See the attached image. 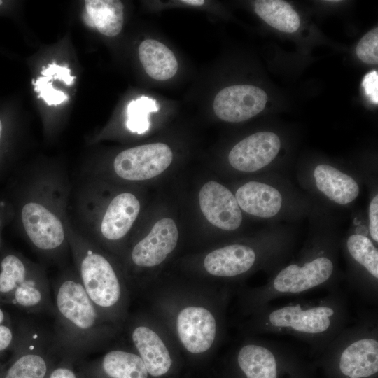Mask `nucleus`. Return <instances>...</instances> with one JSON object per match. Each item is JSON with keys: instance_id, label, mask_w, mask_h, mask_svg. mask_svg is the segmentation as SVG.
Here are the masks:
<instances>
[{"instance_id": "1a4fd4ad", "label": "nucleus", "mask_w": 378, "mask_h": 378, "mask_svg": "<svg viewBox=\"0 0 378 378\" xmlns=\"http://www.w3.org/2000/svg\"><path fill=\"white\" fill-rule=\"evenodd\" d=\"M172 160L173 153L166 144H144L117 154L112 162V172L122 181H141L160 175Z\"/></svg>"}, {"instance_id": "6e6552de", "label": "nucleus", "mask_w": 378, "mask_h": 378, "mask_svg": "<svg viewBox=\"0 0 378 378\" xmlns=\"http://www.w3.org/2000/svg\"><path fill=\"white\" fill-rule=\"evenodd\" d=\"M334 271L332 261L319 256L302 265H289L274 276L267 286L259 289L258 301L262 307L269 302L282 296H294L325 285Z\"/></svg>"}, {"instance_id": "7c9ffc66", "label": "nucleus", "mask_w": 378, "mask_h": 378, "mask_svg": "<svg viewBox=\"0 0 378 378\" xmlns=\"http://www.w3.org/2000/svg\"><path fill=\"white\" fill-rule=\"evenodd\" d=\"M362 86L368 99L373 104L378 103V72L373 70L367 74L363 80Z\"/></svg>"}, {"instance_id": "7ed1b4c3", "label": "nucleus", "mask_w": 378, "mask_h": 378, "mask_svg": "<svg viewBox=\"0 0 378 378\" xmlns=\"http://www.w3.org/2000/svg\"><path fill=\"white\" fill-rule=\"evenodd\" d=\"M140 209L139 200L132 192H115L105 200L97 178L78 173L71 180L69 222L81 235L101 248L122 241Z\"/></svg>"}, {"instance_id": "c756f323", "label": "nucleus", "mask_w": 378, "mask_h": 378, "mask_svg": "<svg viewBox=\"0 0 378 378\" xmlns=\"http://www.w3.org/2000/svg\"><path fill=\"white\" fill-rule=\"evenodd\" d=\"M41 74L50 80H59L67 85H72L75 79V76L71 75L69 69L57 65L55 62L50 64L47 68H43Z\"/></svg>"}, {"instance_id": "f8f14e48", "label": "nucleus", "mask_w": 378, "mask_h": 378, "mask_svg": "<svg viewBox=\"0 0 378 378\" xmlns=\"http://www.w3.org/2000/svg\"><path fill=\"white\" fill-rule=\"evenodd\" d=\"M178 231L170 218L158 220L150 232L136 242L130 252V260L136 267H153L161 264L176 248Z\"/></svg>"}, {"instance_id": "4468645a", "label": "nucleus", "mask_w": 378, "mask_h": 378, "mask_svg": "<svg viewBox=\"0 0 378 378\" xmlns=\"http://www.w3.org/2000/svg\"><path fill=\"white\" fill-rule=\"evenodd\" d=\"M199 202L203 215L213 225L229 231L241 225L242 214L235 196L218 182L210 181L202 186Z\"/></svg>"}, {"instance_id": "4be33fe9", "label": "nucleus", "mask_w": 378, "mask_h": 378, "mask_svg": "<svg viewBox=\"0 0 378 378\" xmlns=\"http://www.w3.org/2000/svg\"><path fill=\"white\" fill-rule=\"evenodd\" d=\"M272 346L250 343L241 347L237 363L246 378H277V363Z\"/></svg>"}, {"instance_id": "2eb2a0df", "label": "nucleus", "mask_w": 378, "mask_h": 378, "mask_svg": "<svg viewBox=\"0 0 378 378\" xmlns=\"http://www.w3.org/2000/svg\"><path fill=\"white\" fill-rule=\"evenodd\" d=\"M280 148L281 141L275 133L256 132L237 143L230 151L228 160L237 170L255 172L269 164Z\"/></svg>"}, {"instance_id": "f704fd0d", "label": "nucleus", "mask_w": 378, "mask_h": 378, "mask_svg": "<svg viewBox=\"0 0 378 378\" xmlns=\"http://www.w3.org/2000/svg\"><path fill=\"white\" fill-rule=\"evenodd\" d=\"M2 131H3V125H2L1 120L0 119V140H1V135H2Z\"/></svg>"}, {"instance_id": "dca6fc26", "label": "nucleus", "mask_w": 378, "mask_h": 378, "mask_svg": "<svg viewBox=\"0 0 378 378\" xmlns=\"http://www.w3.org/2000/svg\"><path fill=\"white\" fill-rule=\"evenodd\" d=\"M256 258V253L251 247L232 244L209 253L204 260V267L211 275L234 277L250 270Z\"/></svg>"}, {"instance_id": "ddd939ff", "label": "nucleus", "mask_w": 378, "mask_h": 378, "mask_svg": "<svg viewBox=\"0 0 378 378\" xmlns=\"http://www.w3.org/2000/svg\"><path fill=\"white\" fill-rule=\"evenodd\" d=\"M176 330L180 342L188 352L202 354L212 346L216 337L217 323L208 309L189 306L179 312Z\"/></svg>"}, {"instance_id": "c85d7f7f", "label": "nucleus", "mask_w": 378, "mask_h": 378, "mask_svg": "<svg viewBox=\"0 0 378 378\" xmlns=\"http://www.w3.org/2000/svg\"><path fill=\"white\" fill-rule=\"evenodd\" d=\"M50 80L45 76H40L33 80L34 90L39 93L38 97L42 98L48 105H57L68 99V96L63 92L55 90Z\"/></svg>"}, {"instance_id": "bb28decb", "label": "nucleus", "mask_w": 378, "mask_h": 378, "mask_svg": "<svg viewBox=\"0 0 378 378\" xmlns=\"http://www.w3.org/2000/svg\"><path fill=\"white\" fill-rule=\"evenodd\" d=\"M356 55L365 64L378 63V28L376 27L368 31L358 42Z\"/></svg>"}, {"instance_id": "0eeeda50", "label": "nucleus", "mask_w": 378, "mask_h": 378, "mask_svg": "<svg viewBox=\"0 0 378 378\" xmlns=\"http://www.w3.org/2000/svg\"><path fill=\"white\" fill-rule=\"evenodd\" d=\"M13 360L3 378H46L50 358L59 355L52 331L32 321L16 324V337L11 349Z\"/></svg>"}, {"instance_id": "a878e982", "label": "nucleus", "mask_w": 378, "mask_h": 378, "mask_svg": "<svg viewBox=\"0 0 378 378\" xmlns=\"http://www.w3.org/2000/svg\"><path fill=\"white\" fill-rule=\"evenodd\" d=\"M155 99L142 96L131 101L127 107L126 125L132 132L142 134L149 128V114L158 111Z\"/></svg>"}, {"instance_id": "9d476101", "label": "nucleus", "mask_w": 378, "mask_h": 378, "mask_svg": "<svg viewBox=\"0 0 378 378\" xmlns=\"http://www.w3.org/2000/svg\"><path fill=\"white\" fill-rule=\"evenodd\" d=\"M340 372L349 378H366L378 372V340L375 331L354 330L340 337Z\"/></svg>"}, {"instance_id": "412c9836", "label": "nucleus", "mask_w": 378, "mask_h": 378, "mask_svg": "<svg viewBox=\"0 0 378 378\" xmlns=\"http://www.w3.org/2000/svg\"><path fill=\"white\" fill-rule=\"evenodd\" d=\"M84 20L106 36H115L121 31L124 6L118 0H87Z\"/></svg>"}, {"instance_id": "72a5a7b5", "label": "nucleus", "mask_w": 378, "mask_h": 378, "mask_svg": "<svg viewBox=\"0 0 378 378\" xmlns=\"http://www.w3.org/2000/svg\"><path fill=\"white\" fill-rule=\"evenodd\" d=\"M181 2L192 6H202L205 1L203 0H183Z\"/></svg>"}, {"instance_id": "f3484780", "label": "nucleus", "mask_w": 378, "mask_h": 378, "mask_svg": "<svg viewBox=\"0 0 378 378\" xmlns=\"http://www.w3.org/2000/svg\"><path fill=\"white\" fill-rule=\"evenodd\" d=\"M130 336L148 374L160 377L169 371L172 364L171 355L162 340L154 330L139 325L132 329Z\"/></svg>"}, {"instance_id": "473e14b6", "label": "nucleus", "mask_w": 378, "mask_h": 378, "mask_svg": "<svg viewBox=\"0 0 378 378\" xmlns=\"http://www.w3.org/2000/svg\"><path fill=\"white\" fill-rule=\"evenodd\" d=\"M63 359V364H60L50 370L48 378H78L76 372L67 365L68 359Z\"/></svg>"}, {"instance_id": "423d86ee", "label": "nucleus", "mask_w": 378, "mask_h": 378, "mask_svg": "<svg viewBox=\"0 0 378 378\" xmlns=\"http://www.w3.org/2000/svg\"><path fill=\"white\" fill-rule=\"evenodd\" d=\"M50 284L46 267L15 253L0 260V303L30 314L53 316Z\"/></svg>"}, {"instance_id": "a211bd4d", "label": "nucleus", "mask_w": 378, "mask_h": 378, "mask_svg": "<svg viewBox=\"0 0 378 378\" xmlns=\"http://www.w3.org/2000/svg\"><path fill=\"white\" fill-rule=\"evenodd\" d=\"M235 198L242 210L262 218L274 216L282 204V197L278 190L258 181L242 185L237 189Z\"/></svg>"}, {"instance_id": "f03ea898", "label": "nucleus", "mask_w": 378, "mask_h": 378, "mask_svg": "<svg viewBox=\"0 0 378 378\" xmlns=\"http://www.w3.org/2000/svg\"><path fill=\"white\" fill-rule=\"evenodd\" d=\"M50 286L55 318L52 333L59 356L74 360L102 347L112 330L87 295L74 267L62 268Z\"/></svg>"}, {"instance_id": "393cba45", "label": "nucleus", "mask_w": 378, "mask_h": 378, "mask_svg": "<svg viewBox=\"0 0 378 378\" xmlns=\"http://www.w3.org/2000/svg\"><path fill=\"white\" fill-rule=\"evenodd\" d=\"M350 255L376 280L378 279V251L365 236L352 234L346 241Z\"/></svg>"}, {"instance_id": "20e7f679", "label": "nucleus", "mask_w": 378, "mask_h": 378, "mask_svg": "<svg viewBox=\"0 0 378 378\" xmlns=\"http://www.w3.org/2000/svg\"><path fill=\"white\" fill-rule=\"evenodd\" d=\"M68 242L74 267L87 295L107 321L122 314L125 286L112 260L92 241L68 225Z\"/></svg>"}, {"instance_id": "2f4dec72", "label": "nucleus", "mask_w": 378, "mask_h": 378, "mask_svg": "<svg viewBox=\"0 0 378 378\" xmlns=\"http://www.w3.org/2000/svg\"><path fill=\"white\" fill-rule=\"evenodd\" d=\"M369 230L372 238L378 241V195L371 201L369 209Z\"/></svg>"}, {"instance_id": "5701e85b", "label": "nucleus", "mask_w": 378, "mask_h": 378, "mask_svg": "<svg viewBox=\"0 0 378 378\" xmlns=\"http://www.w3.org/2000/svg\"><path fill=\"white\" fill-rule=\"evenodd\" d=\"M99 365L107 378H148V376L141 358L122 349L108 351L101 358Z\"/></svg>"}, {"instance_id": "cd10ccee", "label": "nucleus", "mask_w": 378, "mask_h": 378, "mask_svg": "<svg viewBox=\"0 0 378 378\" xmlns=\"http://www.w3.org/2000/svg\"><path fill=\"white\" fill-rule=\"evenodd\" d=\"M0 303V356L11 351L16 337V324Z\"/></svg>"}, {"instance_id": "f257e3e1", "label": "nucleus", "mask_w": 378, "mask_h": 378, "mask_svg": "<svg viewBox=\"0 0 378 378\" xmlns=\"http://www.w3.org/2000/svg\"><path fill=\"white\" fill-rule=\"evenodd\" d=\"M71 179L57 164L30 165L24 171L18 216L22 233L43 260L66 267Z\"/></svg>"}, {"instance_id": "39448f33", "label": "nucleus", "mask_w": 378, "mask_h": 378, "mask_svg": "<svg viewBox=\"0 0 378 378\" xmlns=\"http://www.w3.org/2000/svg\"><path fill=\"white\" fill-rule=\"evenodd\" d=\"M266 307L261 317L264 330L294 335L319 346L330 344L346 314L342 300L330 295L318 301L263 308Z\"/></svg>"}, {"instance_id": "9b49d317", "label": "nucleus", "mask_w": 378, "mask_h": 378, "mask_svg": "<svg viewBox=\"0 0 378 378\" xmlns=\"http://www.w3.org/2000/svg\"><path fill=\"white\" fill-rule=\"evenodd\" d=\"M267 101L266 92L258 87L249 85H232L223 88L216 94L213 108L220 119L238 122L260 113Z\"/></svg>"}, {"instance_id": "b1692460", "label": "nucleus", "mask_w": 378, "mask_h": 378, "mask_svg": "<svg viewBox=\"0 0 378 378\" xmlns=\"http://www.w3.org/2000/svg\"><path fill=\"white\" fill-rule=\"evenodd\" d=\"M256 14L271 27L284 32L296 31L300 19L290 4L281 0H258L254 3Z\"/></svg>"}, {"instance_id": "aec40b11", "label": "nucleus", "mask_w": 378, "mask_h": 378, "mask_svg": "<svg viewBox=\"0 0 378 378\" xmlns=\"http://www.w3.org/2000/svg\"><path fill=\"white\" fill-rule=\"evenodd\" d=\"M139 57L147 74L155 80H169L177 72L178 62L174 54L156 40L147 39L141 42Z\"/></svg>"}, {"instance_id": "c9c22d12", "label": "nucleus", "mask_w": 378, "mask_h": 378, "mask_svg": "<svg viewBox=\"0 0 378 378\" xmlns=\"http://www.w3.org/2000/svg\"><path fill=\"white\" fill-rule=\"evenodd\" d=\"M3 4V1L0 0V5Z\"/></svg>"}, {"instance_id": "e433bc0d", "label": "nucleus", "mask_w": 378, "mask_h": 378, "mask_svg": "<svg viewBox=\"0 0 378 378\" xmlns=\"http://www.w3.org/2000/svg\"><path fill=\"white\" fill-rule=\"evenodd\" d=\"M1 223H2V221H1V219L0 218V226L1 225Z\"/></svg>"}, {"instance_id": "6ab92c4d", "label": "nucleus", "mask_w": 378, "mask_h": 378, "mask_svg": "<svg viewBox=\"0 0 378 378\" xmlns=\"http://www.w3.org/2000/svg\"><path fill=\"white\" fill-rule=\"evenodd\" d=\"M317 188L331 200L346 204L358 195L359 187L350 176L328 164H319L314 171Z\"/></svg>"}]
</instances>
